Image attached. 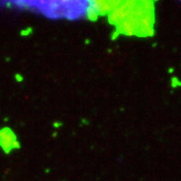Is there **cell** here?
I'll return each mask as SVG.
<instances>
[{
  "label": "cell",
  "instance_id": "cell-1",
  "mask_svg": "<svg viewBox=\"0 0 181 181\" xmlns=\"http://www.w3.org/2000/svg\"><path fill=\"white\" fill-rule=\"evenodd\" d=\"M155 0H124L107 16L116 33L147 37L154 33Z\"/></svg>",
  "mask_w": 181,
  "mask_h": 181
},
{
  "label": "cell",
  "instance_id": "cell-2",
  "mask_svg": "<svg viewBox=\"0 0 181 181\" xmlns=\"http://www.w3.org/2000/svg\"><path fill=\"white\" fill-rule=\"evenodd\" d=\"M4 2L19 8L35 10L50 18H97L90 0H4Z\"/></svg>",
  "mask_w": 181,
  "mask_h": 181
},
{
  "label": "cell",
  "instance_id": "cell-3",
  "mask_svg": "<svg viewBox=\"0 0 181 181\" xmlns=\"http://www.w3.org/2000/svg\"><path fill=\"white\" fill-rule=\"evenodd\" d=\"M124 0H90L97 16H103L112 11Z\"/></svg>",
  "mask_w": 181,
  "mask_h": 181
},
{
  "label": "cell",
  "instance_id": "cell-4",
  "mask_svg": "<svg viewBox=\"0 0 181 181\" xmlns=\"http://www.w3.org/2000/svg\"><path fill=\"white\" fill-rule=\"evenodd\" d=\"M0 145L6 151H9L16 147L15 135L9 129L0 131Z\"/></svg>",
  "mask_w": 181,
  "mask_h": 181
}]
</instances>
